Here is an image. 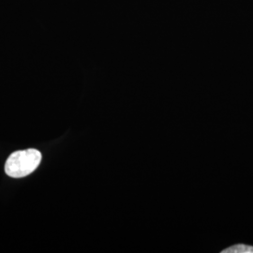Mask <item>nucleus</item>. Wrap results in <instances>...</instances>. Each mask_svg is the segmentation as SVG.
<instances>
[{
    "mask_svg": "<svg viewBox=\"0 0 253 253\" xmlns=\"http://www.w3.org/2000/svg\"><path fill=\"white\" fill-rule=\"evenodd\" d=\"M42 154L36 149H27L11 154L5 164V172L13 178L25 177L38 168Z\"/></svg>",
    "mask_w": 253,
    "mask_h": 253,
    "instance_id": "nucleus-1",
    "label": "nucleus"
},
{
    "mask_svg": "<svg viewBox=\"0 0 253 253\" xmlns=\"http://www.w3.org/2000/svg\"><path fill=\"white\" fill-rule=\"evenodd\" d=\"M222 253H253V247L250 245L237 244L222 251Z\"/></svg>",
    "mask_w": 253,
    "mask_h": 253,
    "instance_id": "nucleus-2",
    "label": "nucleus"
}]
</instances>
